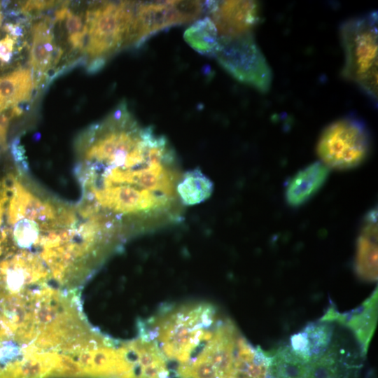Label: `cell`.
I'll return each instance as SVG.
<instances>
[{"label": "cell", "mask_w": 378, "mask_h": 378, "mask_svg": "<svg viewBox=\"0 0 378 378\" xmlns=\"http://www.w3.org/2000/svg\"><path fill=\"white\" fill-rule=\"evenodd\" d=\"M16 38L7 34L4 38H0V62L1 63H8L11 59Z\"/></svg>", "instance_id": "2e32d148"}, {"label": "cell", "mask_w": 378, "mask_h": 378, "mask_svg": "<svg viewBox=\"0 0 378 378\" xmlns=\"http://www.w3.org/2000/svg\"><path fill=\"white\" fill-rule=\"evenodd\" d=\"M223 316L217 309L204 302L166 306L139 325L174 370L188 364L211 336Z\"/></svg>", "instance_id": "7a4b0ae2"}, {"label": "cell", "mask_w": 378, "mask_h": 378, "mask_svg": "<svg viewBox=\"0 0 378 378\" xmlns=\"http://www.w3.org/2000/svg\"><path fill=\"white\" fill-rule=\"evenodd\" d=\"M31 34L29 64L34 71L42 74L57 64L62 50H55L53 32L46 20L35 23Z\"/></svg>", "instance_id": "8fae6325"}, {"label": "cell", "mask_w": 378, "mask_h": 378, "mask_svg": "<svg viewBox=\"0 0 378 378\" xmlns=\"http://www.w3.org/2000/svg\"><path fill=\"white\" fill-rule=\"evenodd\" d=\"M203 12L199 1H134L130 44L138 46L160 31L193 22Z\"/></svg>", "instance_id": "52a82bcc"}, {"label": "cell", "mask_w": 378, "mask_h": 378, "mask_svg": "<svg viewBox=\"0 0 378 378\" xmlns=\"http://www.w3.org/2000/svg\"><path fill=\"white\" fill-rule=\"evenodd\" d=\"M371 136L365 122L353 113L332 122L320 134L316 152L328 168L345 170L361 164L369 156Z\"/></svg>", "instance_id": "5b68a950"}, {"label": "cell", "mask_w": 378, "mask_h": 378, "mask_svg": "<svg viewBox=\"0 0 378 378\" xmlns=\"http://www.w3.org/2000/svg\"><path fill=\"white\" fill-rule=\"evenodd\" d=\"M255 28L218 34L213 57L233 78L260 92L269 91L272 72L254 35Z\"/></svg>", "instance_id": "277c9868"}, {"label": "cell", "mask_w": 378, "mask_h": 378, "mask_svg": "<svg viewBox=\"0 0 378 378\" xmlns=\"http://www.w3.org/2000/svg\"><path fill=\"white\" fill-rule=\"evenodd\" d=\"M377 316V290L361 306L350 313L341 314L330 307L321 318L335 321L349 329L366 353L374 334Z\"/></svg>", "instance_id": "ba28073f"}, {"label": "cell", "mask_w": 378, "mask_h": 378, "mask_svg": "<svg viewBox=\"0 0 378 378\" xmlns=\"http://www.w3.org/2000/svg\"><path fill=\"white\" fill-rule=\"evenodd\" d=\"M344 63L342 76L377 104L378 15L377 10L349 19L340 28Z\"/></svg>", "instance_id": "3957f363"}, {"label": "cell", "mask_w": 378, "mask_h": 378, "mask_svg": "<svg viewBox=\"0 0 378 378\" xmlns=\"http://www.w3.org/2000/svg\"><path fill=\"white\" fill-rule=\"evenodd\" d=\"M213 190L214 183L199 169L183 172L176 186L178 197L184 206L204 202L211 197Z\"/></svg>", "instance_id": "4fadbf2b"}, {"label": "cell", "mask_w": 378, "mask_h": 378, "mask_svg": "<svg viewBox=\"0 0 378 378\" xmlns=\"http://www.w3.org/2000/svg\"><path fill=\"white\" fill-rule=\"evenodd\" d=\"M184 40L202 55L214 57L218 46L215 24L207 15L195 20L183 34Z\"/></svg>", "instance_id": "5bb4252c"}, {"label": "cell", "mask_w": 378, "mask_h": 378, "mask_svg": "<svg viewBox=\"0 0 378 378\" xmlns=\"http://www.w3.org/2000/svg\"><path fill=\"white\" fill-rule=\"evenodd\" d=\"M328 174L329 168L321 161L300 170L286 184V202L291 206L305 204L323 187Z\"/></svg>", "instance_id": "30bf717a"}, {"label": "cell", "mask_w": 378, "mask_h": 378, "mask_svg": "<svg viewBox=\"0 0 378 378\" xmlns=\"http://www.w3.org/2000/svg\"><path fill=\"white\" fill-rule=\"evenodd\" d=\"M182 173L168 139L135 119L102 130L76 168L82 200L113 219L127 237L183 221L176 192Z\"/></svg>", "instance_id": "6da1fadb"}, {"label": "cell", "mask_w": 378, "mask_h": 378, "mask_svg": "<svg viewBox=\"0 0 378 378\" xmlns=\"http://www.w3.org/2000/svg\"><path fill=\"white\" fill-rule=\"evenodd\" d=\"M56 20H65L68 41L74 49L83 48L88 36V26L81 17L66 7L61 8L55 13Z\"/></svg>", "instance_id": "9a60e30c"}, {"label": "cell", "mask_w": 378, "mask_h": 378, "mask_svg": "<svg viewBox=\"0 0 378 378\" xmlns=\"http://www.w3.org/2000/svg\"><path fill=\"white\" fill-rule=\"evenodd\" d=\"M354 269L359 278L367 281L377 279V210L365 216L357 239Z\"/></svg>", "instance_id": "9c48e42d"}, {"label": "cell", "mask_w": 378, "mask_h": 378, "mask_svg": "<svg viewBox=\"0 0 378 378\" xmlns=\"http://www.w3.org/2000/svg\"><path fill=\"white\" fill-rule=\"evenodd\" d=\"M106 63V59L102 58L93 59L88 64L87 71L89 74H94L102 69Z\"/></svg>", "instance_id": "e0dca14e"}, {"label": "cell", "mask_w": 378, "mask_h": 378, "mask_svg": "<svg viewBox=\"0 0 378 378\" xmlns=\"http://www.w3.org/2000/svg\"><path fill=\"white\" fill-rule=\"evenodd\" d=\"M34 88L32 71L22 68L0 76V113L30 100Z\"/></svg>", "instance_id": "7c38bea8"}, {"label": "cell", "mask_w": 378, "mask_h": 378, "mask_svg": "<svg viewBox=\"0 0 378 378\" xmlns=\"http://www.w3.org/2000/svg\"><path fill=\"white\" fill-rule=\"evenodd\" d=\"M134 1L104 2L86 13L88 26L85 51L93 59L115 52L130 44Z\"/></svg>", "instance_id": "8992f818"}]
</instances>
